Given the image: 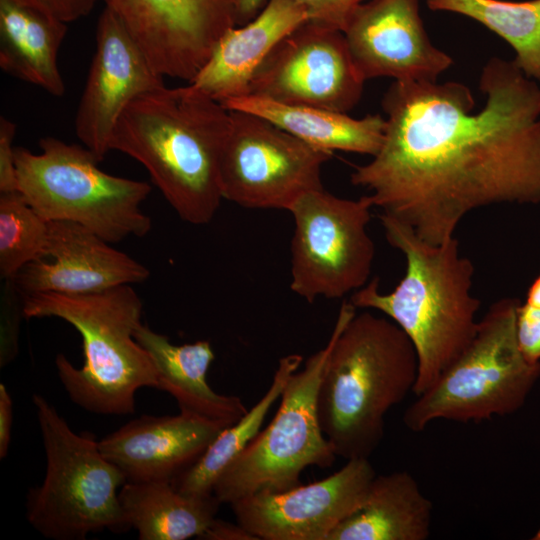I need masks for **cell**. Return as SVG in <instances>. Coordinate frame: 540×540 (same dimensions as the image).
I'll return each instance as SVG.
<instances>
[{
	"label": "cell",
	"mask_w": 540,
	"mask_h": 540,
	"mask_svg": "<svg viewBox=\"0 0 540 540\" xmlns=\"http://www.w3.org/2000/svg\"><path fill=\"white\" fill-rule=\"evenodd\" d=\"M484 106L454 81H394L382 107L378 153L351 183L373 206L408 224L423 241L455 237L470 212L502 203H540V86L498 57L483 67Z\"/></svg>",
	"instance_id": "6da1fadb"
},
{
	"label": "cell",
	"mask_w": 540,
	"mask_h": 540,
	"mask_svg": "<svg viewBox=\"0 0 540 540\" xmlns=\"http://www.w3.org/2000/svg\"><path fill=\"white\" fill-rule=\"evenodd\" d=\"M231 115L192 84L141 94L122 113L111 150L140 162L184 221L210 222L223 199L220 160Z\"/></svg>",
	"instance_id": "7a4b0ae2"
},
{
	"label": "cell",
	"mask_w": 540,
	"mask_h": 540,
	"mask_svg": "<svg viewBox=\"0 0 540 540\" xmlns=\"http://www.w3.org/2000/svg\"><path fill=\"white\" fill-rule=\"evenodd\" d=\"M344 301L317 394L322 431L336 456L367 458L384 437L385 416L403 401L418 376L416 350L388 317Z\"/></svg>",
	"instance_id": "3957f363"
},
{
	"label": "cell",
	"mask_w": 540,
	"mask_h": 540,
	"mask_svg": "<svg viewBox=\"0 0 540 540\" xmlns=\"http://www.w3.org/2000/svg\"><path fill=\"white\" fill-rule=\"evenodd\" d=\"M388 243L405 257V274L389 293L374 278L352 293L356 308L382 312L411 340L418 357L413 392L423 394L473 340L480 301L472 295L474 266L460 254L456 237L439 244L420 239L412 228L385 213L379 216Z\"/></svg>",
	"instance_id": "277c9868"
},
{
	"label": "cell",
	"mask_w": 540,
	"mask_h": 540,
	"mask_svg": "<svg viewBox=\"0 0 540 540\" xmlns=\"http://www.w3.org/2000/svg\"><path fill=\"white\" fill-rule=\"evenodd\" d=\"M21 297L25 318H60L80 333L84 365L75 368L63 354L55 360L59 379L75 404L97 414H133L137 390L157 388L152 361L134 337L142 302L131 285L85 294L38 292Z\"/></svg>",
	"instance_id": "5b68a950"
},
{
	"label": "cell",
	"mask_w": 540,
	"mask_h": 540,
	"mask_svg": "<svg viewBox=\"0 0 540 540\" xmlns=\"http://www.w3.org/2000/svg\"><path fill=\"white\" fill-rule=\"evenodd\" d=\"M41 153L15 147L18 191L45 220L81 224L109 243L143 237L150 217L141 204L151 192L144 181L110 175L85 146L54 137L39 142Z\"/></svg>",
	"instance_id": "8992f818"
},
{
	"label": "cell",
	"mask_w": 540,
	"mask_h": 540,
	"mask_svg": "<svg viewBox=\"0 0 540 540\" xmlns=\"http://www.w3.org/2000/svg\"><path fill=\"white\" fill-rule=\"evenodd\" d=\"M46 454L43 483L30 488L28 522L54 540H83L104 529L130 527L121 508L123 473L100 452L91 434H76L43 396L32 397Z\"/></svg>",
	"instance_id": "52a82bcc"
},
{
	"label": "cell",
	"mask_w": 540,
	"mask_h": 540,
	"mask_svg": "<svg viewBox=\"0 0 540 540\" xmlns=\"http://www.w3.org/2000/svg\"><path fill=\"white\" fill-rule=\"evenodd\" d=\"M520 301L494 302L478 321L462 355L403 415L404 425L421 432L438 419L480 422L518 411L540 378V362L522 355L516 338Z\"/></svg>",
	"instance_id": "ba28073f"
},
{
	"label": "cell",
	"mask_w": 540,
	"mask_h": 540,
	"mask_svg": "<svg viewBox=\"0 0 540 540\" xmlns=\"http://www.w3.org/2000/svg\"><path fill=\"white\" fill-rule=\"evenodd\" d=\"M332 347L312 354L288 379L270 424L225 468L213 494L221 504L257 493H276L299 486L309 466L328 468L336 460L317 411L321 376Z\"/></svg>",
	"instance_id": "9c48e42d"
},
{
	"label": "cell",
	"mask_w": 540,
	"mask_h": 540,
	"mask_svg": "<svg viewBox=\"0 0 540 540\" xmlns=\"http://www.w3.org/2000/svg\"><path fill=\"white\" fill-rule=\"evenodd\" d=\"M373 203L337 197L324 188L301 196L294 219L290 288L312 303L342 298L368 283L375 245L368 233Z\"/></svg>",
	"instance_id": "30bf717a"
},
{
	"label": "cell",
	"mask_w": 540,
	"mask_h": 540,
	"mask_svg": "<svg viewBox=\"0 0 540 540\" xmlns=\"http://www.w3.org/2000/svg\"><path fill=\"white\" fill-rule=\"evenodd\" d=\"M230 115L220 160L223 199L246 208L289 211L305 193L323 188L321 169L332 152L257 115Z\"/></svg>",
	"instance_id": "8fae6325"
},
{
	"label": "cell",
	"mask_w": 540,
	"mask_h": 540,
	"mask_svg": "<svg viewBox=\"0 0 540 540\" xmlns=\"http://www.w3.org/2000/svg\"><path fill=\"white\" fill-rule=\"evenodd\" d=\"M365 81L343 32L307 21L285 36L258 67L249 95L347 113L360 101Z\"/></svg>",
	"instance_id": "7c38bea8"
},
{
	"label": "cell",
	"mask_w": 540,
	"mask_h": 540,
	"mask_svg": "<svg viewBox=\"0 0 540 540\" xmlns=\"http://www.w3.org/2000/svg\"><path fill=\"white\" fill-rule=\"evenodd\" d=\"M125 26L154 70L187 81L237 26L228 0H100Z\"/></svg>",
	"instance_id": "4fadbf2b"
},
{
	"label": "cell",
	"mask_w": 540,
	"mask_h": 540,
	"mask_svg": "<svg viewBox=\"0 0 540 540\" xmlns=\"http://www.w3.org/2000/svg\"><path fill=\"white\" fill-rule=\"evenodd\" d=\"M375 476L369 459H351L319 481L249 495L230 506L237 522L258 540H328L361 505Z\"/></svg>",
	"instance_id": "5bb4252c"
},
{
	"label": "cell",
	"mask_w": 540,
	"mask_h": 540,
	"mask_svg": "<svg viewBox=\"0 0 540 540\" xmlns=\"http://www.w3.org/2000/svg\"><path fill=\"white\" fill-rule=\"evenodd\" d=\"M119 18L108 8L100 14L96 49L75 117V131L100 162L122 113L138 96L164 84Z\"/></svg>",
	"instance_id": "9a60e30c"
},
{
	"label": "cell",
	"mask_w": 540,
	"mask_h": 540,
	"mask_svg": "<svg viewBox=\"0 0 540 540\" xmlns=\"http://www.w3.org/2000/svg\"><path fill=\"white\" fill-rule=\"evenodd\" d=\"M343 34L365 80L435 82L453 64L429 39L419 0H368L353 12Z\"/></svg>",
	"instance_id": "2e32d148"
},
{
	"label": "cell",
	"mask_w": 540,
	"mask_h": 540,
	"mask_svg": "<svg viewBox=\"0 0 540 540\" xmlns=\"http://www.w3.org/2000/svg\"><path fill=\"white\" fill-rule=\"evenodd\" d=\"M108 243L79 223L48 221L43 258L25 265L12 282L21 295L85 294L149 278L144 265Z\"/></svg>",
	"instance_id": "e0dca14e"
},
{
	"label": "cell",
	"mask_w": 540,
	"mask_h": 540,
	"mask_svg": "<svg viewBox=\"0 0 540 540\" xmlns=\"http://www.w3.org/2000/svg\"><path fill=\"white\" fill-rule=\"evenodd\" d=\"M228 426L181 410L177 415H143L98 441V447L126 482H171Z\"/></svg>",
	"instance_id": "ac0fdd59"
},
{
	"label": "cell",
	"mask_w": 540,
	"mask_h": 540,
	"mask_svg": "<svg viewBox=\"0 0 540 540\" xmlns=\"http://www.w3.org/2000/svg\"><path fill=\"white\" fill-rule=\"evenodd\" d=\"M309 20L297 0H268L253 19L224 34L189 83L220 103L249 95L258 67L285 36Z\"/></svg>",
	"instance_id": "d6986e66"
},
{
	"label": "cell",
	"mask_w": 540,
	"mask_h": 540,
	"mask_svg": "<svg viewBox=\"0 0 540 540\" xmlns=\"http://www.w3.org/2000/svg\"><path fill=\"white\" fill-rule=\"evenodd\" d=\"M134 337L152 361L157 389L173 396L181 411L229 425L247 412L239 397L218 394L209 386L206 376L215 355L208 341L174 345L142 323Z\"/></svg>",
	"instance_id": "ffe728a7"
},
{
	"label": "cell",
	"mask_w": 540,
	"mask_h": 540,
	"mask_svg": "<svg viewBox=\"0 0 540 540\" xmlns=\"http://www.w3.org/2000/svg\"><path fill=\"white\" fill-rule=\"evenodd\" d=\"M67 29V23L28 0H0L1 69L62 96L58 53Z\"/></svg>",
	"instance_id": "44dd1931"
},
{
	"label": "cell",
	"mask_w": 540,
	"mask_h": 540,
	"mask_svg": "<svg viewBox=\"0 0 540 540\" xmlns=\"http://www.w3.org/2000/svg\"><path fill=\"white\" fill-rule=\"evenodd\" d=\"M432 502L407 471L375 476L361 505L328 540H426Z\"/></svg>",
	"instance_id": "7402d4cb"
},
{
	"label": "cell",
	"mask_w": 540,
	"mask_h": 540,
	"mask_svg": "<svg viewBox=\"0 0 540 540\" xmlns=\"http://www.w3.org/2000/svg\"><path fill=\"white\" fill-rule=\"evenodd\" d=\"M229 111L262 117L300 140L323 150L375 156L383 142L386 120L379 114L356 119L346 113L288 105L254 95L221 102Z\"/></svg>",
	"instance_id": "603a6c76"
},
{
	"label": "cell",
	"mask_w": 540,
	"mask_h": 540,
	"mask_svg": "<svg viewBox=\"0 0 540 540\" xmlns=\"http://www.w3.org/2000/svg\"><path fill=\"white\" fill-rule=\"evenodd\" d=\"M118 498L140 540L200 538L221 505L214 494H184L166 481L125 482Z\"/></svg>",
	"instance_id": "cb8c5ba5"
},
{
	"label": "cell",
	"mask_w": 540,
	"mask_h": 540,
	"mask_svg": "<svg viewBox=\"0 0 540 540\" xmlns=\"http://www.w3.org/2000/svg\"><path fill=\"white\" fill-rule=\"evenodd\" d=\"M302 361L303 357L296 353L280 358L266 393L240 419L222 430L202 456L171 481L172 486L184 494H213L218 477L258 435L266 415L280 399L289 377L300 368Z\"/></svg>",
	"instance_id": "d4e9b609"
},
{
	"label": "cell",
	"mask_w": 540,
	"mask_h": 540,
	"mask_svg": "<svg viewBox=\"0 0 540 540\" xmlns=\"http://www.w3.org/2000/svg\"><path fill=\"white\" fill-rule=\"evenodd\" d=\"M433 11L471 18L505 40L516 65L540 83V0H426Z\"/></svg>",
	"instance_id": "484cf974"
},
{
	"label": "cell",
	"mask_w": 540,
	"mask_h": 540,
	"mask_svg": "<svg viewBox=\"0 0 540 540\" xmlns=\"http://www.w3.org/2000/svg\"><path fill=\"white\" fill-rule=\"evenodd\" d=\"M48 221L19 192L0 193V276L12 281L28 263L44 256Z\"/></svg>",
	"instance_id": "4316f807"
},
{
	"label": "cell",
	"mask_w": 540,
	"mask_h": 540,
	"mask_svg": "<svg viewBox=\"0 0 540 540\" xmlns=\"http://www.w3.org/2000/svg\"><path fill=\"white\" fill-rule=\"evenodd\" d=\"M268 0H228L233 8L237 26L253 19ZM310 16L309 21L343 32L356 8L368 0H297Z\"/></svg>",
	"instance_id": "83f0119b"
},
{
	"label": "cell",
	"mask_w": 540,
	"mask_h": 540,
	"mask_svg": "<svg viewBox=\"0 0 540 540\" xmlns=\"http://www.w3.org/2000/svg\"><path fill=\"white\" fill-rule=\"evenodd\" d=\"M516 338L523 357L540 362V307L520 303L516 315Z\"/></svg>",
	"instance_id": "f1b7e54d"
},
{
	"label": "cell",
	"mask_w": 540,
	"mask_h": 540,
	"mask_svg": "<svg viewBox=\"0 0 540 540\" xmlns=\"http://www.w3.org/2000/svg\"><path fill=\"white\" fill-rule=\"evenodd\" d=\"M22 307H18L15 296H4L1 311L0 367L11 362L18 352V330Z\"/></svg>",
	"instance_id": "f546056e"
},
{
	"label": "cell",
	"mask_w": 540,
	"mask_h": 540,
	"mask_svg": "<svg viewBox=\"0 0 540 540\" xmlns=\"http://www.w3.org/2000/svg\"><path fill=\"white\" fill-rule=\"evenodd\" d=\"M16 125L0 117V193L18 191L13 140Z\"/></svg>",
	"instance_id": "4dcf8cb0"
},
{
	"label": "cell",
	"mask_w": 540,
	"mask_h": 540,
	"mask_svg": "<svg viewBox=\"0 0 540 540\" xmlns=\"http://www.w3.org/2000/svg\"><path fill=\"white\" fill-rule=\"evenodd\" d=\"M65 23L88 15L100 0H28Z\"/></svg>",
	"instance_id": "1f68e13d"
},
{
	"label": "cell",
	"mask_w": 540,
	"mask_h": 540,
	"mask_svg": "<svg viewBox=\"0 0 540 540\" xmlns=\"http://www.w3.org/2000/svg\"><path fill=\"white\" fill-rule=\"evenodd\" d=\"M199 539L205 540H258L256 536L241 526L224 520L214 519Z\"/></svg>",
	"instance_id": "d6a6232c"
},
{
	"label": "cell",
	"mask_w": 540,
	"mask_h": 540,
	"mask_svg": "<svg viewBox=\"0 0 540 540\" xmlns=\"http://www.w3.org/2000/svg\"><path fill=\"white\" fill-rule=\"evenodd\" d=\"M13 402L6 386L0 383V458L7 455L11 439Z\"/></svg>",
	"instance_id": "836d02e7"
},
{
	"label": "cell",
	"mask_w": 540,
	"mask_h": 540,
	"mask_svg": "<svg viewBox=\"0 0 540 540\" xmlns=\"http://www.w3.org/2000/svg\"><path fill=\"white\" fill-rule=\"evenodd\" d=\"M525 302L530 305L540 307V275L534 280V282L530 286L527 292Z\"/></svg>",
	"instance_id": "e575fe53"
},
{
	"label": "cell",
	"mask_w": 540,
	"mask_h": 540,
	"mask_svg": "<svg viewBox=\"0 0 540 540\" xmlns=\"http://www.w3.org/2000/svg\"><path fill=\"white\" fill-rule=\"evenodd\" d=\"M533 540H540V528L535 533V535L532 537Z\"/></svg>",
	"instance_id": "d590c367"
}]
</instances>
